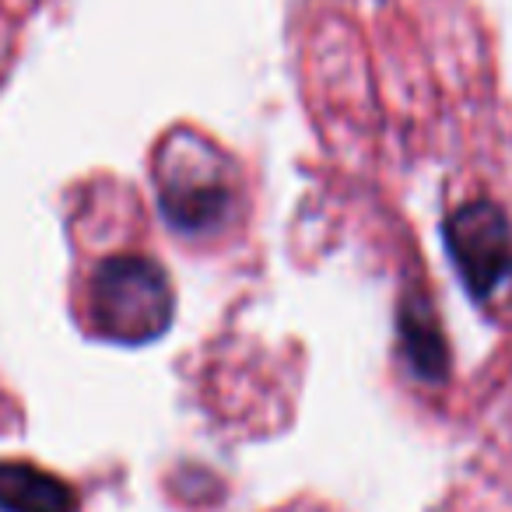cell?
<instances>
[{
  "label": "cell",
  "mask_w": 512,
  "mask_h": 512,
  "mask_svg": "<svg viewBox=\"0 0 512 512\" xmlns=\"http://www.w3.org/2000/svg\"><path fill=\"white\" fill-rule=\"evenodd\" d=\"M446 249L474 299H488L512 271V232L502 207L474 200L449 214Z\"/></svg>",
  "instance_id": "obj_3"
},
{
  "label": "cell",
  "mask_w": 512,
  "mask_h": 512,
  "mask_svg": "<svg viewBox=\"0 0 512 512\" xmlns=\"http://www.w3.org/2000/svg\"><path fill=\"white\" fill-rule=\"evenodd\" d=\"M0 512H78V495L32 463H0Z\"/></svg>",
  "instance_id": "obj_4"
},
{
  "label": "cell",
  "mask_w": 512,
  "mask_h": 512,
  "mask_svg": "<svg viewBox=\"0 0 512 512\" xmlns=\"http://www.w3.org/2000/svg\"><path fill=\"white\" fill-rule=\"evenodd\" d=\"M88 313L106 341L148 344L172 327L176 292L151 256L120 253L95 267L88 285Z\"/></svg>",
  "instance_id": "obj_1"
},
{
  "label": "cell",
  "mask_w": 512,
  "mask_h": 512,
  "mask_svg": "<svg viewBox=\"0 0 512 512\" xmlns=\"http://www.w3.org/2000/svg\"><path fill=\"white\" fill-rule=\"evenodd\" d=\"M155 186L162 218L176 232H214L225 225L235 207V186L225 155L190 130H176L169 141H162Z\"/></svg>",
  "instance_id": "obj_2"
},
{
  "label": "cell",
  "mask_w": 512,
  "mask_h": 512,
  "mask_svg": "<svg viewBox=\"0 0 512 512\" xmlns=\"http://www.w3.org/2000/svg\"><path fill=\"white\" fill-rule=\"evenodd\" d=\"M400 344H404V355L411 362L414 376L425 379V383H442L446 379V337H442L425 299H407L400 306Z\"/></svg>",
  "instance_id": "obj_5"
}]
</instances>
